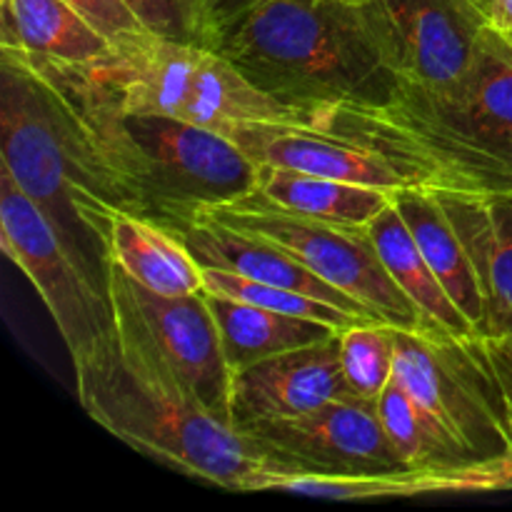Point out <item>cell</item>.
<instances>
[{
    "label": "cell",
    "mask_w": 512,
    "mask_h": 512,
    "mask_svg": "<svg viewBox=\"0 0 512 512\" xmlns=\"http://www.w3.org/2000/svg\"><path fill=\"white\" fill-rule=\"evenodd\" d=\"M178 235L185 240L193 258L203 268L228 270V273L243 275L248 280L278 285V288L325 300V303L335 305L350 315H358V318L378 320L360 300L343 293L335 285L325 283L313 270L305 268L300 260H295L288 250L270 243V240L240 233V230H233L210 218H198L188 228L180 230Z\"/></svg>",
    "instance_id": "2e32d148"
},
{
    "label": "cell",
    "mask_w": 512,
    "mask_h": 512,
    "mask_svg": "<svg viewBox=\"0 0 512 512\" xmlns=\"http://www.w3.org/2000/svg\"><path fill=\"white\" fill-rule=\"evenodd\" d=\"M393 203L408 223L420 253L425 255L433 273L445 285L455 305L463 310L465 318L473 323L475 335H478V325L483 320V293H480L478 275H475L468 248L445 215L440 200L430 190L408 185V188L395 190Z\"/></svg>",
    "instance_id": "44dd1931"
},
{
    "label": "cell",
    "mask_w": 512,
    "mask_h": 512,
    "mask_svg": "<svg viewBox=\"0 0 512 512\" xmlns=\"http://www.w3.org/2000/svg\"><path fill=\"white\" fill-rule=\"evenodd\" d=\"M358 5L380 58L403 83L415 85L458 80L493 25L478 0H365Z\"/></svg>",
    "instance_id": "8fae6325"
},
{
    "label": "cell",
    "mask_w": 512,
    "mask_h": 512,
    "mask_svg": "<svg viewBox=\"0 0 512 512\" xmlns=\"http://www.w3.org/2000/svg\"><path fill=\"white\" fill-rule=\"evenodd\" d=\"M0 245L38 290L55 328L68 345L70 360L88 353L113 330L110 293L100 290L75 263L63 238L43 210L23 193L13 175L0 165Z\"/></svg>",
    "instance_id": "9c48e42d"
},
{
    "label": "cell",
    "mask_w": 512,
    "mask_h": 512,
    "mask_svg": "<svg viewBox=\"0 0 512 512\" xmlns=\"http://www.w3.org/2000/svg\"><path fill=\"white\" fill-rule=\"evenodd\" d=\"M393 333V325L383 320H365L340 330V360L350 395L378 403L395 373Z\"/></svg>",
    "instance_id": "d4e9b609"
},
{
    "label": "cell",
    "mask_w": 512,
    "mask_h": 512,
    "mask_svg": "<svg viewBox=\"0 0 512 512\" xmlns=\"http://www.w3.org/2000/svg\"><path fill=\"white\" fill-rule=\"evenodd\" d=\"M368 233L388 273L393 275L400 290L413 300L430 333L455 335V338L475 335L473 323L455 305V300L450 298L445 285L433 273L425 255L420 253L418 243H415L413 233H410L408 223L395 208V203H390L383 213L370 220Z\"/></svg>",
    "instance_id": "ffe728a7"
},
{
    "label": "cell",
    "mask_w": 512,
    "mask_h": 512,
    "mask_svg": "<svg viewBox=\"0 0 512 512\" xmlns=\"http://www.w3.org/2000/svg\"><path fill=\"white\" fill-rule=\"evenodd\" d=\"M0 165L108 293V233L123 210L58 90L8 48H0Z\"/></svg>",
    "instance_id": "5b68a950"
},
{
    "label": "cell",
    "mask_w": 512,
    "mask_h": 512,
    "mask_svg": "<svg viewBox=\"0 0 512 512\" xmlns=\"http://www.w3.org/2000/svg\"><path fill=\"white\" fill-rule=\"evenodd\" d=\"M205 298L218 323L225 360L233 373L270 355L323 343L340 333L338 328L320 320L275 313V310L240 303V300L208 293V290H205Z\"/></svg>",
    "instance_id": "7402d4cb"
},
{
    "label": "cell",
    "mask_w": 512,
    "mask_h": 512,
    "mask_svg": "<svg viewBox=\"0 0 512 512\" xmlns=\"http://www.w3.org/2000/svg\"><path fill=\"white\" fill-rule=\"evenodd\" d=\"M200 218L218 220L240 233L258 235L288 250L325 283L353 295L383 323L400 330L430 333L413 300L400 290L380 260L368 225H338L285 213L253 190L233 205L205 210Z\"/></svg>",
    "instance_id": "ba28073f"
},
{
    "label": "cell",
    "mask_w": 512,
    "mask_h": 512,
    "mask_svg": "<svg viewBox=\"0 0 512 512\" xmlns=\"http://www.w3.org/2000/svg\"><path fill=\"white\" fill-rule=\"evenodd\" d=\"M340 333L323 343L285 350L240 368L230 380L233 428L260 420L295 418L348 395Z\"/></svg>",
    "instance_id": "4fadbf2b"
},
{
    "label": "cell",
    "mask_w": 512,
    "mask_h": 512,
    "mask_svg": "<svg viewBox=\"0 0 512 512\" xmlns=\"http://www.w3.org/2000/svg\"><path fill=\"white\" fill-rule=\"evenodd\" d=\"M285 473L365 475L410 468L390 443L378 403L343 395L295 418L235 428Z\"/></svg>",
    "instance_id": "30bf717a"
},
{
    "label": "cell",
    "mask_w": 512,
    "mask_h": 512,
    "mask_svg": "<svg viewBox=\"0 0 512 512\" xmlns=\"http://www.w3.org/2000/svg\"><path fill=\"white\" fill-rule=\"evenodd\" d=\"M478 3L483 5V8L488 10V13H493V3H495V0H478Z\"/></svg>",
    "instance_id": "1f68e13d"
},
{
    "label": "cell",
    "mask_w": 512,
    "mask_h": 512,
    "mask_svg": "<svg viewBox=\"0 0 512 512\" xmlns=\"http://www.w3.org/2000/svg\"><path fill=\"white\" fill-rule=\"evenodd\" d=\"M510 33H512V30H510Z\"/></svg>",
    "instance_id": "836d02e7"
},
{
    "label": "cell",
    "mask_w": 512,
    "mask_h": 512,
    "mask_svg": "<svg viewBox=\"0 0 512 512\" xmlns=\"http://www.w3.org/2000/svg\"><path fill=\"white\" fill-rule=\"evenodd\" d=\"M378 413L390 443L410 468H443V465H465L443 438L428 415L418 408L398 375L393 373L388 388L378 398Z\"/></svg>",
    "instance_id": "cb8c5ba5"
},
{
    "label": "cell",
    "mask_w": 512,
    "mask_h": 512,
    "mask_svg": "<svg viewBox=\"0 0 512 512\" xmlns=\"http://www.w3.org/2000/svg\"><path fill=\"white\" fill-rule=\"evenodd\" d=\"M225 135L258 165L325 175V178L385 190L408 188L403 178L370 150L313 125L250 120V123L233 125Z\"/></svg>",
    "instance_id": "5bb4252c"
},
{
    "label": "cell",
    "mask_w": 512,
    "mask_h": 512,
    "mask_svg": "<svg viewBox=\"0 0 512 512\" xmlns=\"http://www.w3.org/2000/svg\"><path fill=\"white\" fill-rule=\"evenodd\" d=\"M205 273V290L215 295H225V298L240 300V303L258 305V308L275 310V313L298 315V318L320 320L333 328L343 330L355 323H365V318L350 315L345 310L335 308V305L325 303V300L310 298V295L295 293V290L278 288V285H265L258 280H248L243 275L228 273V270L218 268H203Z\"/></svg>",
    "instance_id": "484cf974"
},
{
    "label": "cell",
    "mask_w": 512,
    "mask_h": 512,
    "mask_svg": "<svg viewBox=\"0 0 512 512\" xmlns=\"http://www.w3.org/2000/svg\"><path fill=\"white\" fill-rule=\"evenodd\" d=\"M478 338L480 345H483L485 358H488L490 370L495 375L500 395H503L505 410H508L512 425V335H498V338H483V335H478Z\"/></svg>",
    "instance_id": "f1b7e54d"
},
{
    "label": "cell",
    "mask_w": 512,
    "mask_h": 512,
    "mask_svg": "<svg viewBox=\"0 0 512 512\" xmlns=\"http://www.w3.org/2000/svg\"><path fill=\"white\" fill-rule=\"evenodd\" d=\"M345 3H355V5H358V3H365V0H345Z\"/></svg>",
    "instance_id": "d6a6232c"
},
{
    "label": "cell",
    "mask_w": 512,
    "mask_h": 512,
    "mask_svg": "<svg viewBox=\"0 0 512 512\" xmlns=\"http://www.w3.org/2000/svg\"><path fill=\"white\" fill-rule=\"evenodd\" d=\"M143 30L175 43L218 50V33L195 0H123Z\"/></svg>",
    "instance_id": "4316f807"
},
{
    "label": "cell",
    "mask_w": 512,
    "mask_h": 512,
    "mask_svg": "<svg viewBox=\"0 0 512 512\" xmlns=\"http://www.w3.org/2000/svg\"><path fill=\"white\" fill-rule=\"evenodd\" d=\"M490 18H493V23L500 25V28L512 30V0H495Z\"/></svg>",
    "instance_id": "4dcf8cb0"
},
{
    "label": "cell",
    "mask_w": 512,
    "mask_h": 512,
    "mask_svg": "<svg viewBox=\"0 0 512 512\" xmlns=\"http://www.w3.org/2000/svg\"><path fill=\"white\" fill-rule=\"evenodd\" d=\"M108 280H113L128 295L135 313L140 315L150 338L175 375L203 400L215 418L233 425L230 420L233 370L225 360L220 330L205 290L193 295L153 293L130 280L113 260L108 265Z\"/></svg>",
    "instance_id": "7c38bea8"
},
{
    "label": "cell",
    "mask_w": 512,
    "mask_h": 512,
    "mask_svg": "<svg viewBox=\"0 0 512 512\" xmlns=\"http://www.w3.org/2000/svg\"><path fill=\"white\" fill-rule=\"evenodd\" d=\"M0 48L55 65H88L108 53L110 38L65 0H3Z\"/></svg>",
    "instance_id": "ac0fdd59"
},
{
    "label": "cell",
    "mask_w": 512,
    "mask_h": 512,
    "mask_svg": "<svg viewBox=\"0 0 512 512\" xmlns=\"http://www.w3.org/2000/svg\"><path fill=\"white\" fill-rule=\"evenodd\" d=\"M18 55L58 90L123 213L180 233L205 210L258 190L260 165L228 135L168 115L120 113L60 65Z\"/></svg>",
    "instance_id": "3957f363"
},
{
    "label": "cell",
    "mask_w": 512,
    "mask_h": 512,
    "mask_svg": "<svg viewBox=\"0 0 512 512\" xmlns=\"http://www.w3.org/2000/svg\"><path fill=\"white\" fill-rule=\"evenodd\" d=\"M395 375L465 463L512 458V425L478 335L395 328Z\"/></svg>",
    "instance_id": "52a82bcc"
},
{
    "label": "cell",
    "mask_w": 512,
    "mask_h": 512,
    "mask_svg": "<svg viewBox=\"0 0 512 512\" xmlns=\"http://www.w3.org/2000/svg\"><path fill=\"white\" fill-rule=\"evenodd\" d=\"M108 258L153 293L193 295L205 290L203 265L193 258L185 240L140 215H115L108 233Z\"/></svg>",
    "instance_id": "d6986e66"
},
{
    "label": "cell",
    "mask_w": 512,
    "mask_h": 512,
    "mask_svg": "<svg viewBox=\"0 0 512 512\" xmlns=\"http://www.w3.org/2000/svg\"><path fill=\"white\" fill-rule=\"evenodd\" d=\"M218 53L270 98L323 113L393 98L400 78L345 0H263L223 33Z\"/></svg>",
    "instance_id": "277c9868"
},
{
    "label": "cell",
    "mask_w": 512,
    "mask_h": 512,
    "mask_svg": "<svg viewBox=\"0 0 512 512\" xmlns=\"http://www.w3.org/2000/svg\"><path fill=\"white\" fill-rule=\"evenodd\" d=\"M108 293L113 330L73 358L85 413L130 448L225 490L260 493L270 475L285 473L253 440L215 418L175 375L113 280Z\"/></svg>",
    "instance_id": "7a4b0ae2"
},
{
    "label": "cell",
    "mask_w": 512,
    "mask_h": 512,
    "mask_svg": "<svg viewBox=\"0 0 512 512\" xmlns=\"http://www.w3.org/2000/svg\"><path fill=\"white\" fill-rule=\"evenodd\" d=\"M265 490L310 495L328 500L418 498L435 493H498L512 490V458L488 463L443 465V468H400L365 475L273 473Z\"/></svg>",
    "instance_id": "9a60e30c"
},
{
    "label": "cell",
    "mask_w": 512,
    "mask_h": 512,
    "mask_svg": "<svg viewBox=\"0 0 512 512\" xmlns=\"http://www.w3.org/2000/svg\"><path fill=\"white\" fill-rule=\"evenodd\" d=\"M433 195L440 200L475 265L483 293L478 335H512V193Z\"/></svg>",
    "instance_id": "e0dca14e"
},
{
    "label": "cell",
    "mask_w": 512,
    "mask_h": 512,
    "mask_svg": "<svg viewBox=\"0 0 512 512\" xmlns=\"http://www.w3.org/2000/svg\"><path fill=\"white\" fill-rule=\"evenodd\" d=\"M60 68L120 113L168 115L223 135L250 120L313 128L320 120V113L265 95L218 50L175 43L148 30L118 35L110 40L108 53L93 63Z\"/></svg>",
    "instance_id": "8992f818"
},
{
    "label": "cell",
    "mask_w": 512,
    "mask_h": 512,
    "mask_svg": "<svg viewBox=\"0 0 512 512\" xmlns=\"http://www.w3.org/2000/svg\"><path fill=\"white\" fill-rule=\"evenodd\" d=\"M318 128L430 193H512V33L490 25L473 65L445 85L403 83L385 103H338Z\"/></svg>",
    "instance_id": "6da1fadb"
},
{
    "label": "cell",
    "mask_w": 512,
    "mask_h": 512,
    "mask_svg": "<svg viewBox=\"0 0 512 512\" xmlns=\"http://www.w3.org/2000/svg\"><path fill=\"white\" fill-rule=\"evenodd\" d=\"M200 5V10L205 13V18L210 20V25L218 33V40H223V33L233 23H238L245 13L260 5L263 0H195ZM220 45V43H218Z\"/></svg>",
    "instance_id": "f546056e"
},
{
    "label": "cell",
    "mask_w": 512,
    "mask_h": 512,
    "mask_svg": "<svg viewBox=\"0 0 512 512\" xmlns=\"http://www.w3.org/2000/svg\"><path fill=\"white\" fill-rule=\"evenodd\" d=\"M65 3L73 5L85 20H90L110 40L123 33L143 30V25L135 20V15L130 13L123 0H65Z\"/></svg>",
    "instance_id": "83f0119b"
},
{
    "label": "cell",
    "mask_w": 512,
    "mask_h": 512,
    "mask_svg": "<svg viewBox=\"0 0 512 512\" xmlns=\"http://www.w3.org/2000/svg\"><path fill=\"white\" fill-rule=\"evenodd\" d=\"M258 190L268 203L285 213L358 228H365L375 215L383 213L393 203L395 193L273 165H260Z\"/></svg>",
    "instance_id": "603a6c76"
}]
</instances>
